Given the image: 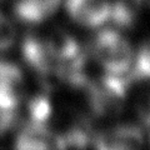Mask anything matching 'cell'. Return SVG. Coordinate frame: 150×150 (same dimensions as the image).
<instances>
[{
  "label": "cell",
  "instance_id": "11",
  "mask_svg": "<svg viewBox=\"0 0 150 150\" xmlns=\"http://www.w3.org/2000/svg\"><path fill=\"white\" fill-rule=\"evenodd\" d=\"M51 111H53V106L49 98L45 95H36L28 103V112L31 123L45 124L50 119Z\"/></svg>",
  "mask_w": 150,
  "mask_h": 150
},
{
  "label": "cell",
  "instance_id": "12",
  "mask_svg": "<svg viewBox=\"0 0 150 150\" xmlns=\"http://www.w3.org/2000/svg\"><path fill=\"white\" fill-rule=\"evenodd\" d=\"M131 80H148L150 79V40L140 46L135 58L134 70L129 75Z\"/></svg>",
  "mask_w": 150,
  "mask_h": 150
},
{
  "label": "cell",
  "instance_id": "17",
  "mask_svg": "<svg viewBox=\"0 0 150 150\" xmlns=\"http://www.w3.org/2000/svg\"><path fill=\"white\" fill-rule=\"evenodd\" d=\"M142 3H148V4H150V0H140Z\"/></svg>",
  "mask_w": 150,
  "mask_h": 150
},
{
  "label": "cell",
  "instance_id": "4",
  "mask_svg": "<svg viewBox=\"0 0 150 150\" xmlns=\"http://www.w3.org/2000/svg\"><path fill=\"white\" fill-rule=\"evenodd\" d=\"M94 145L99 149H135L144 143V135L135 125H120L106 133L95 135Z\"/></svg>",
  "mask_w": 150,
  "mask_h": 150
},
{
  "label": "cell",
  "instance_id": "10",
  "mask_svg": "<svg viewBox=\"0 0 150 150\" xmlns=\"http://www.w3.org/2000/svg\"><path fill=\"white\" fill-rule=\"evenodd\" d=\"M0 83L10 88L11 90L23 98L25 93V81L20 68L6 60H0Z\"/></svg>",
  "mask_w": 150,
  "mask_h": 150
},
{
  "label": "cell",
  "instance_id": "1",
  "mask_svg": "<svg viewBox=\"0 0 150 150\" xmlns=\"http://www.w3.org/2000/svg\"><path fill=\"white\" fill-rule=\"evenodd\" d=\"M94 55L109 74L123 75L133 64V49L118 30L104 29L94 40Z\"/></svg>",
  "mask_w": 150,
  "mask_h": 150
},
{
  "label": "cell",
  "instance_id": "15",
  "mask_svg": "<svg viewBox=\"0 0 150 150\" xmlns=\"http://www.w3.org/2000/svg\"><path fill=\"white\" fill-rule=\"evenodd\" d=\"M137 112H138L139 119L146 126H150V91L145 93L138 100Z\"/></svg>",
  "mask_w": 150,
  "mask_h": 150
},
{
  "label": "cell",
  "instance_id": "16",
  "mask_svg": "<svg viewBox=\"0 0 150 150\" xmlns=\"http://www.w3.org/2000/svg\"><path fill=\"white\" fill-rule=\"evenodd\" d=\"M16 123V110L0 109V135L9 133Z\"/></svg>",
  "mask_w": 150,
  "mask_h": 150
},
{
  "label": "cell",
  "instance_id": "3",
  "mask_svg": "<svg viewBox=\"0 0 150 150\" xmlns=\"http://www.w3.org/2000/svg\"><path fill=\"white\" fill-rule=\"evenodd\" d=\"M21 51L24 60L38 75L62 67V63L51 53L45 39L28 35L23 41Z\"/></svg>",
  "mask_w": 150,
  "mask_h": 150
},
{
  "label": "cell",
  "instance_id": "5",
  "mask_svg": "<svg viewBox=\"0 0 150 150\" xmlns=\"http://www.w3.org/2000/svg\"><path fill=\"white\" fill-rule=\"evenodd\" d=\"M62 0H15L14 14L23 23L40 24L58 10Z\"/></svg>",
  "mask_w": 150,
  "mask_h": 150
},
{
  "label": "cell",
  "instance_id": "2",
  "mask_svg": "<svg viewBox=\"0 0 150 150\" xmlns=\"http://www.w3.org/2000/svg\"><path fill=\"white\" fill-rule=\"evenodd\" d=\"M65 9L75 23L96 28L109 20L111 4L108 0H67Z\"/></svg>",
  "mask_w": 150,
  "mask_h": 150
},
{
  "label": "cell",
  "instance_id": "9",
  "mask_svg": "<svg viewBox=\"0 0 150 150\" xmlns=\"http://www.w3.org/2000/svg\"><path fill=\"white\" fill-rule=\"evenodd\" d=\"M90 133L84 124L74 125L62 135H56V148H85L90 143Z\"/></svg>",
  "mask_w": 150,
  "mask_h": 150
},
{
  "label": "cell",
  "instance_id": "13",
  "mask_svg": "<svg viewBox=\"0 0 150 150\" xmlns=\"http://www.w3.org/2000/svg\"><path fill=\"white\" fill-rule=\"evenodd\" d=\"M16 38V29L9 19L0 13V51L9 49Z\"/></svg>",
  "mask_w": 150,
  "mask_h": 150
},
{
  "label": "cell",
  "instance_id": "14",
  "mask_svg": "<svg viewBox=\"0 0 150 150\" xmlns=\"http://www.w3.org/2000/svg\"><path fill=\"white\" fill-rule=\"evenodd\" d=\"M21 98L16 95L10 88L0 83V109L3 110H13L16 109Z\"/></svg>",
  "mask_w": 150,
  "mask_h": 150
},
{
  "label": "cell",
  "instance_id": "8",
  "mask_svg": "<svg viewBox=\"0 0 150 150\" xmlns=\"http://www.w3.org/2000/svg\"><path fill=\"white\" fill-rule=\"evenodd\" d=\"M140 4V0H116L111 4L109 20L123 29L133 26L137 20Z\"/></svg>",
  "mask_w": 150,
  "mask_h": 150
},
{
  "label": "cell",
  "instance_id": "6",
  "mask_svg": "<svg viewBox=\"0 0 150 150\" xmlns=\"http://www.w3.org/2000/svg\"><path fill=\"white\" fill-rule=\"evenodd\" d=\"M15 146L20 150H40L50 146L56 148V135L46 128L45 124H35L29 121L19 131Z\"/></svg>",
  "mask_w": 150,
  "mask_h": 150
},
{
  "label": "cell",
  "instance_id": "7",
  "mask_svg": "<svg viewBox=\"0 0 150 150\" xmlns=\"http://www.w3.org/2000/svg\"><path fill=\"white\" fill-rule=\"evenodd\" d=\"M51 53L60 63L73 59L80 53V45L75 38L62 29H55L45 38Z\"/></svg>",
  "mask_w": 150,
  "mask_h": 150
}]
</instances>
